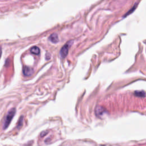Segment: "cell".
Returning <instances> with one entry per match:
<instances>
[{"label": "cell", "mask_w": 146, "mask_h": 146, "mask_svg": "<svg viewBox=\"0 0 146 146\" xmlns=\"http://www.w3.org/2000/svg\"><path fill=\"white\" fill-rule=\"evenodd\" d=\"M15 113V108H12L7 113V115L6 116L4 123H3V129H6L9 125L10 124L13 117H14V115Z\"/></svg>", "instance_id": "cell-1"}, {"label": "cell", "mask_w": 146, "mask_h": 146, "mask_svg": "<svg viewBox=\"0 0 146 146\" xmlns=\"http://www.w3.org/2000/svg\"><path fill=\"white\" fill-rule=\"evenodd\" d=\"M72 43V41H69L67 43H66L61 48L60 51V55L62 58H64L67 56L69 48L71 47Z\"/></svg>", "instance_id": "cell-2"}, {"label": "cell", "mask_w": 146, "mask_h": 146, "mask_svg": "<svg viewBox=\"0 0 146 146\" xmlns=\"http://www.w3.org/2000/svg\"><path fill=\"white\" fill-rule=\"evenodd\" d=\"M23 72L25 76H30L33 73V70L29 67L25 66L23 69Z\"/></svg>", "instance_id": "cell-3"}, {"label": "cell", "mask_w": 146, "mask_h": 146, "mask_svg": "<svg viewBox=\"0 0 146 146\" xmlns=\"http://www.w3.org/2000/svg\"><path fill=\"white\" fill-rule=\"evenodd\" d=\"M48 39L54 43H56L58 42L59 41V38H58V36L56 33H53L51 35H50V36L48 38Z\"/></svg>", "instance_id": "cell-4"}, {"label": "cell", "mask_w": 146, "mask_h": 146, "mask_svg": "<svg viewBox=\"0 0 146 146\" xmlns=\"http://www.w3.org/2000/svg\"><path fill=\"white\" fill-rule=\"evenodd\" d=\"M104 112V110L103 108V107H101V106H98L97 107V108H96V113L97 116H100L102 115L103 114Z\"/></svg>", "instance_id": "cell-5"}, {"label": "cell", "mask_w": 146, "mask_h": 146, "mask_svg": "<svg viewBox=\"0 0 146 146\" xmlns=\"http://www.w3.org/2000/svg\"><path fill=\"white\" fill-rule=\"evenodd\" d=\"M31 52L34 54L38 55L40 53V49L39 48V47H38L36 46H34L33 47L31 48Z\"/></svg>", "instance_id": "cell-6"}, {"label": "cell", "mask_w": 146, "mask_h": 146, "mask_svg": "<svg viewBox=\"0 0 146 146\" xmlns=\"http://www.w3.org/2000/svg\"><path fill=\"white\" fill-rule=\"evenodd\" d=\"M135 95L137 96H140V97H143L145 96V93L144 92L142 91H136L135 92Z\"/></svg>", "instance_id": "cell-7"}, {"label": "cell", "mask_w": 146, "mask_h": 146, "mask_svg": "<svg viewBox=\"0 0 146 146\" xmlns=\"http://www.w3.org/2000/svg\"><path fill=\"white\" fill-rule=\"evenodd\" d=\"M137 3H136L135 5H134L133 6V7L131 9V10H129L127 13V14H125L124 15V17H127L128 15H129V14H131L135 9H136V8L137 7Z\"/></svg>", "instance_id": "cell-8"}, {"label": "cell", "mask_w": 146, "mask_h": 146, "mask_svg": "<svg viewBox=\"0 0 146 146\" xmlns=\"http://www.w3.org/2000/svg\"><path fill=\"white\" fill-rule=\"evenodd\" d=\"M1 54H2V48H1V47L0 46V58H1Z\"/></svg>", "instance_id": "cell-9"}]
</instances>
